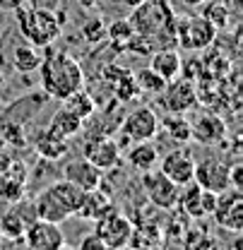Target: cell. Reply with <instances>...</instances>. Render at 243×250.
<instances>
[{"label": "cell", "instance_id": "obj_6", "mask_svg": "<svg viewBox=\"0 0 243 250\" xmlns=\"http://www.w3.org/2000/svg\"><path fill=\"white\" fill-rule=\"evenodd\" d=\"M133 221L121 214L116 207L111 212H106L104 217H99L94 221V233L113 250H125L130 246V238H133Z\"/></svg>", "mask_w": 243, "mask_h": 250}, {"label": "cell", "instance_id": "obj_2", "mask_svg": "<svg viewBox=\"0 0 243 250\" xmlns=\"http://www.w3.org/2000/svg\"><path fill=\"white\" fill-rule=\"evenodd\" d=\"M82 197H85V190H80L75 183L61 178V181L51 183L44 192H39V197L34 200V214L36 219H44V221L63 224L65 219L77 214Z\"/></svg>", "mask_w": 243, "mask_h": 250}, {"label": "cell", "instance_id": "obj_18", "mask_svg": "<svg viewBox=\"0 0 243 250\" xmlns=\"http://www.w3.org/2000/svg\"><path fill=\"white\" fill-rule=\"evenodd\" d=\"M15 171L17 173H12L10 166H5L0 171V200H5V202H20L22 195H24V188H27L24 166L22 164H15Z\"/></svg>", "mask_w": 243, "mask_h": 250}, {"label": "cell", "instance_id": "obj_36", "mask_svg": "<svg viewBox=\"0 0 243 250\" xmlns=\"http://www.w3.org/2000/svg\"><path fill=\"white\" fill-rule=\"evenodd\" d=\"M80 5H85V7H96L99 5V0H77Z\"/></svg>", "mask_w": 243, "mask_h": 250}, {"label": "cell", "instance_id": "obj_22", "mask_svg": "<svg viewBox=\"0 0 243 250\" xmlns=\"http://www.w3.org/2000/svg\"><path fill=\"white\" fill-rule=\"evenodd\" d=\"M125 161H128V164H130L135 171L145 173V171H150V168H156L159 152H156V147H154L150 140H147V142H135V145L128 149Z\"/></svg>", "mask_w": 243, "mask_h": 250}, {"label": "cell", "instance_id": "obj_35", "mask_svg": "<svg viewBox=\"0 0 243 250\" xmlns=\"http://www.w3.org/2000/svg\"><path fill=\"white\" fill-rule=\"evenodd\" d=\"M183 2H185L188 7H200V5H205L207 0H183Z\"/></svg>", "mask_w": 243, "mask_h": 250}, {"label": "cell", "instance_id": "obj_24", "mask_svg": "<svg viewBox=\"0 0 243 250\" xmlns=\"http://www.w3.org/2000/svg\"><path fill=\"white\" fill-rule=\"evenodd\" d=\"M41 61H44V58H41L39 48L31 46V43L17 46V48L12 51V67H15L20 75H29V72H34V70H39Z\"/></svg>", "mask_w": 243, "mask_h": 250}, {"label": "cell", "instance_id": "obj_27", "mask_svg": "<svg viewBox=\"0 0 243 250\" xmlns=\"http://www.w3.org/2000/svg\"><path fill=\"white\" fill-rule=\"evenodd\" d=\"M133 80H135L137 92L147 94V96H154V99L164 92V87H166V80L159 77L152 67H142V70H137V75H135Z\"/></svg>", "mask_w": 243, "mask_h": 250}, {"label": "cell", "instance_id": "obj_39", "mask_svg": "<svg viewBox=\"0 0 243 250\" xmlns=\"http://www.w3.org/2000/svg\"><path fill=\"white\" fill-rule=\"evenodd\" d=\"M63 250H67V248H63Z\"/></svg>", "mask_w": 243, "mask_h": 250}, {"label": "cell", "instance_id": "obj_26", "mask_svg": "<svg viewBox=\"0 0 243 250\" xmlns=\"http://www.w3.org/2000/svg\"><path fill=\"white\" fill-rule=\"evenodd\" d=\"M63 108H67L70 113H75L80 121H89L96 111V104L85 89H77L75 94H70L67 99H63Z\"/></svg>", "mask_w": 243, "mask_h": 250}, {"label": "cell", "instance_id": "obj_25", "mask_svg": "<svg viewBox=\"0 0 243 250\" xmlns=\"http://www.w3.org/2000/svg\"><path fill=\"white\" fill-rule=\"evenodd\" d=\"M29 221H34V219L24 217L20 207H12V209H7V212L2 214V219H0V233L7 236V238H12V241H17V238L24 236Z\"/></svg>", "mask_w": 243, "mask_h": 250}, {"label": "cell", "instance_id": "obj_34", "mask_svg": "<svg viewBox=\"0 0 243 250\" xmlns=\"http://www.w3.org/2000/svg\"><path fill=\"white\" fill-rule=\"evenodd\" d=\"M24 5H27V0H0V12H17Z\"/></svg>", "mask_w": 243, "mask_h": 250}, {"label": "cell", "instance_id": "obj_30", "mask_svg": "<svg viewBox=\"0 0 243 250\" xmlns=\"http://www.w3.org/2000/svg\"><path fill=\"white\" fill-rule=\"evenodd\" d=\"M202 17L212 22L214 29H221V27H226V22H229V7H226L224 2H210V0H207Z\"/></svg>", "mask_w": 243, "mask_h": 250}, {"label": "cell", "instance_id": "obj_31", "mask_svg": "<svg viewBox=\"0 0 243 250\" xmlns=\"http://www.w3.org/2000/svg\"><path fill=\"white\" fill-rule=\"evenodd\" d=\"M183 250H214V238L207 233V231H190L183 241Z\"/></svg>", "mask_w": 243, "mask_h": 250}, {"label": "cell", "instance_id": "obj_17", "mask_svg": "<svg viewBox=\"0 0 243 250\" xmlns=\"http://www.w3.org/2000/svg\"><path fill=\"white\" fill-rule=\"evenodd\" d=\"M63 178L70 181V183H75L80 190H94V188H101L104 171H99L96 166H91L87 159H72L70 164H65Z\"/></svg>", "mask_w": 243, "mask_h": 250}, {"label": "cell", "instance_id": "obj_14", "mask_svg": "<svg viewBox=\"0 0 243 250\" xmlns=\"http://www.w3.org/2000/svg\"><path fill=\"white\" fill-rule=\"evenodd\" d=\"M82 159H87L91 166H96L99 171H111L121 161V147L109 135L89 137L85 142V147H82Z\"/></svg>", "mask_w": 243, "mask_h": 250}, {"label": "cell", "instance_id": "obj_8", "mask_svg": "<svg viewBox=\"0 0 243 250\" xmlns=\"http://www.w3.org/2000/svg\"><path fill=\"white\" fill-rule=\"evenodd\" d=\"M212 217L221 229H226V231L239 236L243 231V192L241 190L229 188V190L219 192Z\"/></svg>", "mask_w": 243, "mask_h": 250}, {"label": "cell", "instance_id": "obj_3", "mask_svg": "<svg viewBox=\"0 0 243 250\" xmlns=\"http://www.w3.org/2000/svg\"><path fill=\"white\" fill-rule=\"evenodd\" d=\"M15 15H17V29H20V34L27 39V43L36 46V48H48L61 36L63 20L51 7L24 5Z\"/></svg>", "mask_w": 243, "mask_h": 250}, {"label": "cell", "instance_id": "obj_5", "mask_svg": "<svg viewBox=\"0 0 243 250\" xmlns=\"http://www.w3.org/2000/svg\"><path fill=\"white\" fill-rule=\"evenodd\" d=\"M214 36H217V29L212 27V22L200 17V15L178 17L174 22V39H178L181 48H185V51H205V48H210Z\"/></svg>", "mask_w": 243, "mask_h": 250}, {"label": "cell", "instance_id": "obj_13", "mask_svg": "<svg viewBox=\"0 0 243 250\" xmlns=\"http://www.w3.org/2000/svg\"><path fill=\"white\" fill-rule=\"evenodd\" d=\"M27 250H63L65 248V236L61 231V224L53 221H44V219H34L29 221L24 236Z\"/></svg>", "mask_w": 243, "mask_h": 250}, {"label": "cell", "instance_id": "obj_7", "mask_svg": "<svg viewBox=\"0 0 243 250\" xmlns=\"http://www.w3.org/2000/svg\"><path fill=\"white\" fill-rule=\"evenodd\" d=\"M142 188H145V195L147 200L152 202L156 209H164V212H171L178 202V192L181 188L176 186L174 181H169L159 168H150L142 173Z\"/></svg>", "mask_w": 243, "mask_h": 250}, {"label": "cell", "instance_id": "obj_20", "mask_svg": "<svg viewBox=\"0 0 243 250\" xmlns=\"http://www.w3.org/2000/svg\"><path fill=\"white\" fill-rule=\"evenodd\" d=\"M111 209H113L111 197H109L106 192H101L99 188H94V190H85L82 205H80V209H77L75 217L85 219V221H96V219L104 217V214L111 212Z\"/></svg>", "mask_w": 243, "mask_h": 250}, {"label": "cell", "instance_id": "obj_37", "mask_svg": "<svg viewBox=\"0 0 243 250\" xmlns=\"http://www.w3.org/2000/svg\"><path fill=\"white\" fill-rule=\"evenodd\" d=\"M123 2H125V5H130V7H137V5H140V2H145V0H123Z\"/></svg>", "mask_w": 243, "mask_h": 250}, {"label": "cell", "instance_id": "obj_21", "mask_svg": "<svg viewBox=\"0 0 243 250\" xmlns=\"http://www.w3.org/2000/svg\"><path fill=\"white\" fill-rule=\"evenodd\" d=\"M34 149L39 152V156L56 161V159H63V156L70 152V142L58 137V135H53V132L46 127V130H39V132L34 135Z\"/></svg>", "mask_w": 243, "mask_h": 250}, {"label": "cell", "instance_id": "obj_15", "mask_svg": "<svg viewBox=\"0 0 243 250\" xmlns=\"http://www.w3.org/2000/svg\"><path fill=\"white\" fill-rule=\"evenodd\" d=\"M193 181L202 190H210L214 195L224 192L231 188L229 181V164L219 161V159H202V161H195V173H193Z\"/></svg>", "mask_w": 243, "mask_h": 250}, {"label": "cell", "instance_id": "obj_38", "mask_svg": "<svg viewBox=\"0 0 243 250\" xmlns=\"http://www.w3.org/2000/svg\"><path fill=\"white\" fill-rule=\"evenodd\" d=\"M0 84H2V75H0Z\"/></svg>", "mask_w": 243, "mask_h": 250}, {"label": "cell", "instance_id": "obj_33", "mask_svg": "<svg viewBox=\"0 0 243 250\" xmlns=\"http://www.w3.org/2000/svg\"><path fill=\"white\" fill-rule=\"evenodd\" d=\"M77 250H113V248H111V246H106L96 233H87V236H82V241H80Z\"/></svg>", "mask_w": 243, "mask_h": 250}, {"label": "cell", "instance_id": "obj_4", "mask_svg": "<svg viewBox=\"0 0 243 250\" xmlns=\"http://www.w3.org/2000/svg\"><path fill=\"white\" fill-rule=\"evenodd\" d=\"M135 34L142 36H156V34H171L174 36V12L169 7V2L164 0H145L135 7L133 17L128 20Z\"/></svg>", "mask_w": 243, "mask_h": 250}, {"label": "cell", "instance_id": "obj_11", "mask_svg": "<svg viewBox=\"0 0 243 250\" xmlns=\"http://www.w3.org/2000/svg\"><path fill=\"white\" fill-rule=\"evenodd\" d=\"M159 127H161V123H159V116L152 106H137L135 111H130L125 116L123 135L133 142H147V140L156 137Z\"/></svg>", "mask_w": 243, "mask_h": 250}, {"label": "cell", "instance_id": "obj_9", "mask_svg": "<svg viewBox=\"0 0 243 250\" xmlns=\"http://www.w3.org/2000/svg\"><path fill=\"white\" fill-rule=\"evenodd\" d=\"M161 108L166 113H185L190 111L195 104H198V92H195V84L193 80L188 77H176L171 82H166L164 92L156 96Z\"/></svg>", "mask_w": 243, "mask_h": 250}, {"label": "cell", "instance_id": "obj_32", "mask_svg": "<svg viewBox=\"0 0 243 250\" xmlns=\"http://www.w3.org/2000/svg\"><path fill=\"white\" fill-rule=\"evenodd\" d=\"M82 34L87 36V41H101V39H106V24L101 20H89L82 27Z\"/></svg>", "mask_w": 243, "mask_h": 250}, {"label": "cell", "instance_id": "obj_1", "mask_svg": "<svg viewBox=\"0 0 243 250\" xmlns=\"http://www.w3.org/2000/svg\"><path fill=\"white\" fill-rule=\"evenodd\" d=\"M41 89L46 92V96L51 99H67L70 94H75L77 89L85 87V72L82 65L75 61L70 53H51L46 56L41 65Z\"/></svg>", "mask_w": 243, "mask_h": 250}, {"label": "cell", "instance_id": "obj_12", "mask_svg": "<svg viewBox=\"0 0 243 250\" xmlns=\"http://www.w3.org/2000/svg\"><path fill=\"white\" fill-rule=\"evenodd\" d=\"M214 205H217V195L210 192V190H202L195 181L181 188V192H178V202H176V207H181L183 214L190 217V219L212 217Z\"/></svg>", "mask_w": 243, "mask_h": 250}, {"label": "cell", "instance_id": "obj_29", "mask_svg": "<svg viewBox=\"0 0 243 250\" xmlns=\"http://www.w3.org/2000/svg\"><path fill=\"white\" fill-rule=\"evenodd\" d=\"M133 27H130V22L128 20H116V22H111L109 27H106V39L113 43V48H118L123 51L125 46H128V41L133 39Z\"/></svg>", "mask_w": 243, "mask_h": 250}, {"label": "cell", "instance_id": "obj_28", "mask_svg": "<svg viewBox=\"0 0 243 250\" xmlns=\"http://www.w3.org/2000/svg\"><path fill=\"white\" fill-rule=\"evenodd\" d=\"M164 130H166V135H169L174 142H178V145L190 142V121H185L183 113H169L166 121H164Z\"/></svg>", "mask_w": 243, "mask_h": 250}, {"label": "cell", "instance_id": "obj_10", "mask_svg": "<svg viewBox=\"0 0 243 250\" xmlns=\"http://www.w3.org/2000/svg\"><path fill=\"white\" fill-rule=\"evenodd\" d=\"M159 171L174 181L178 188L193 183V173H195V156L188 147H178V149H171L161 156L159 161Z\"/></svg>", "mask_w": 243, "mask_h": 250}, {"label": "cell", "instance_id": "obj_19", "mask_svg": "<svg viewBox=\"0 0 243 250\" xmlns=\"http://www.w3.org/2000/svg\"><path fill=\"white\" fill-rule=\"evenodd\" d=\"M150 58H152L150 67L159 77H164L166 82H171V80H176V77L183 75V61L178 56V51H174V48H156Z\"/></svg>", "mask_w": 243, "mask_h": 250}, {"label": "cell", "instance_id": "obj_23", "mask_svg": "<svg viewBox=\"0 0 243 250\" xmlns=\"http://www.w3.org/2000/svg\"><path fill=\"white\" fill-rule=\"evenodd\" d=\"M82 125L85 121H80L75 113H70L67 108H61V111H56L53 113V118H51V123H48V130L53 132V135H58L63 140H72L80 130H82Z\"/></svg>", "mask_w": 243, "mask_h": 250}, {"label": "cell", "instance_id": "obj_16", "mask_svg": "<svg viewBox=\"0 0 243 250\" xmlns=\"http://www.w3.org/2000/svg\"><path fill=\"white\" fill-rule=\"evenodd\" d=\"M224 137H226V123L214 113H200L195 121H190V140L205 147L219 145Z\"/></svg>", "mask_w": 243, "mask_h": 250}]
</instances>
